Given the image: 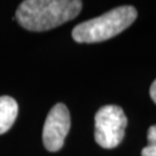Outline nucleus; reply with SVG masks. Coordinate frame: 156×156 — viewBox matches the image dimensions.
<instances>
[{
	"mask_svg": "<svg viewBox=\"0 0 156 156\" xmlns=\"http://www.w3.org/2000/svg\"><path fill=\"white\" fill-rule=\"evenodd\" d=\"M82 9L79 0H26L15 14L19 24L30 31H45L71 21Z\"/></svg>",
	"mask_w": 156,
	"mask_h": 156,
	"instance_id": "obj_1",
	"label": "nucleus"
},
{
	"mask_svg": "<svg viewBox=\"0 0 156 156\" xmlns=\"http://www.w3.org/2000/svg\"><path fill=\"white\" fill-rule=\"evenodd\" d=\"M138 12L133 6H120L112 11L84 21L72 30L76 43H100L124 31L135 21Z\"/></svg>",
	"mask_w": 156,
	"mask_h": 156,
	"instance_id": "obj_2",
	"label": "nucleus"
},
{
	"mask_svg": "<svg viewBox=\"0 0 156 156\" xmlns=\"http://www.w3.org/2000/svg\"><path fill=\"white\" fill-rule=\"evenodd\" d=\"M141 156H156V145L149 144L141 151Z\"/></svg>",
	"mask_w": 156,
	"mask_h": 156,
	"instance_id": "obj_6",
	"label": "nucleus"
},
{
	"mask_svg": "<svg viewBox=\"0 0 156 156\" xmlns=\"http://www.w3.org/2000/svg\"><path fill=\"white\" fill-rule=\"evenodd\" d=\"M127 118L118 105L102 106L95 115V140L105 149L117 147L124 139Z\"/></svg>",
	"mask_w": 156,
	"mask_h": 156,
	"instance_id": "obj_3",
	"label": "nucleus"
},
{
	"mask_svg": "<svg viewBox=\"0 0 156 156\" xmlns=\"http://www.w3.org/2000/svg\"><path fill=\"white\" fill-rule=\"evenodd\" d=\"M149 94H151V100L154 101L156 103V80L151 83V89H149Z\"/></svg>",
	"mask_w": 156,
	"mask_h": 156,
	"instance_id": "obj_8",
	"label": "nucleus"
},
{
	"mask_svg": "<svg viewBox=\"0 0 156 156\" xmlns=\"http://www.w3.org/2000/svg\"><path fill=\"white\" fill-rule=\"evenodd\" d=\"M147 139L149 144H154L156 145V125H153L148 129V133H147Z\"/></svg>",
	"mask_w": 156,
	"mask_h": 156,
	"instance_id": "obj_7",
	"label": "nucleus"
},
{
	"mask_svg": "<svg viewBox=\"0 0 156 156\" xmlns=\"http://www.w3.org/2000/svg\"><path fill=\"white\" fill-rule=\"evenodd\" d=\"M19 106L11 96L0 97V134L6 133L16 120Z\"/></svg>",
	"mask_w": 156,
	"mask_h": 156,
	"instance_id": "obj_5",
	"label": "nucleus"
},
{
	"mask_svg": "<svg viewBox=\"0 0 156 156\" xmlns=\"http://www.w3.org/2000/svg\"><path fill=\"white\" fill-rule=\"evenodd\" d=\"M71 128V116L65 104L58 103L50 110L43 127V144L49 151H60Z\"/></svg>",
	"mask_w": 156,
	"mask_h": 156,
	"instance_id": "obj_4",
	"label": "nucleus"
}]
</instances>
